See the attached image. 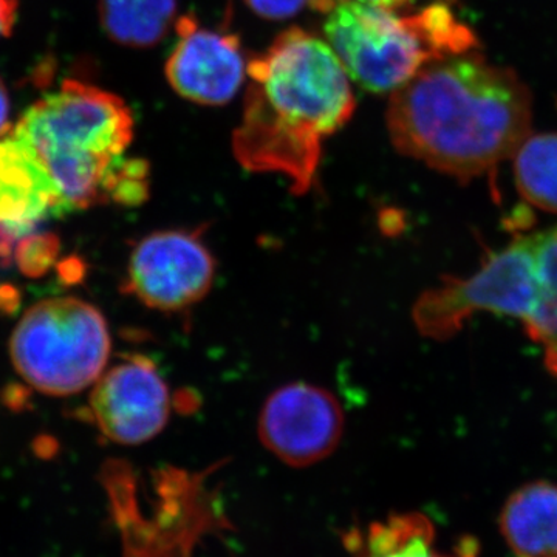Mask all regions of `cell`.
Listing matches in <instances>:
<instances>
[{
    "label": "cell",
    "mask_w": 557,
    "mask_h": 557,
    "mask_svg": "<svg viewBox=\"0 0 557 557\" xmlns=\"http://www.w3.org/2000/svg\"><path fill=\"white\" fill-rule=\"evenodd\" d=\"M341 2H359L368 3V5L381 7V9L401 10L408 9L416 0H311L310 5L321 13L327 14L333 7Z\"/></svg>",
    "instance_id": "cell-19"
},
{
    "label": "cell",
    "mask_w": 557,
    "mask_h": 557,
    "mask_svg": "<svg viewBox=\"0 0 557 557\" xmlns=\"http://www.w3.org/2000/svg\"><path fill=\"white\" fill-rule=\"evenodd\" d=\"M537 233L520 236L494 252L469 277H443L413 306L418 332L426 338L448 341L479 311L520 319L525 324L536 309Z\"/></svg>",
    "instance_id": "cell-6"
},
{
    "label": "cell",
    "mask_w": 557,
    "mask_h": 557,
    "mask_svg": "<svg viewBox=\"0 0 557 557\" xmlns=\"http://www.w3.org/2000/svg\"><path fill=\"white\" fill-rule=\"evenodd\" d=\"M110 347L101 311L76 298L47 299L33 306L14 329L11 358L33 387L65 397L100 379Z\"/></svg>",
    "instance_id": "cell-5"
},
{
    "label": "cell",
    "mask_w": 557,
    "mask_h": 557,
    "mask_svg": "<svg viewBox=\"0 0 557 557\" xmlns=\"http://www.w3.org/2000/svg\"><path fill=\"white\" fill-rule=\"evenodd\" d=\"M60 244L51 236H32L22 239L16 249V262L25 274L46 273L57 256Z\"/></svg>",
    "instance_id": "cell-17"
},
{
    "label": "cell",
    "mask_w": 557,
    "mask_h": 557,
    "mask_svg": "<svg viewBox=\"0 0 557 557\" xmlns=\"http://www.w3.org/2000/svg\"><path fill=\"white\" fill-rule=\"evenodd\" d=\"M17 0H0V38L9 36L16 21Z\"/></svg>",
    "instance_id": "cell-20"
},
{
    "label": "cell",
    "mask_w": 557,
    "mask_h": 557,
    "mask_svg": "<svg viewBox=\"0 0 557 557\" xmlns=\"http://www.w3.org/2000/svg\"><path fill=\"white\" fill-rule=\"evenodd\" d=\"M249 9L265 20L282 21L298 14L311 0H245Z\"/></svg>",
    "instance_id": "cell-18"
},
{
    "label": "cell",
    "mask_w": 557,
    "mask_h": 557,
    "mask_svg": "<svg viewBox=\"0 0 557 557\" xmlns=\"http://www.w3.org/2000/svg\"><path fill=\"white\" fill-rule=\"evenodd\" d=\"M475 545H463L453 557H474ZM364 557H446L435 548L431 520L418 512L395 515L369 528Z\"/></svg>",
    "instance_id": "cell-14"
},
{
    "label": "cell",
    "mask_w": 557,
    "mask_h": 557,
    "mask_svg": "<svg viewBox=\"0 0 557 557\" xmlns=\"http://www.w3.org/2000/svg\"><path fill=\"white\" fill-rule=\"evenodd\" d=\"M11 132L10 124V100L5 86L0 79V138L5 137Z\"/></svg>",
    "instance_id": "cell-21"
},
{
    "label": "cell",
    "mask_w": 557,
    "mask_h": 557,
    "mask_svg": "<svg viewBox=\"0 0 557 557\" xmlns=\"http://www.w3.org/2000/svg\"><path fill=\"white\" fill-rule=\"evenodd\" d=\"M14 135L30 143L61 194L62 212L95 205L135 207L149 196V164L126 156L134 116L110 91L76 79L35 102Z\"/></svg>",
    "instance_id": "cell-3"
},
{
    "label": "cell",
    "mask_w": 557,
    "mask_h": 557,
    "mask_svg": "<svg viewBox=\"0 0 557 557\" xmlns=\"http://www.w3.org/2000/svg\"><path fill=\"white\" fill-rule=\"evenodd\" d=\"M536 309L523 327L534 343L544 347L545 366L557 376V226L537 233Z\"/></svg>",
    "instance_id": "cell-15"
},
{
    "label": "cell",
    "mask_w": 557,
    "mask_h": 557,
    "mask_svg": "<svg viewBox=\"0 0 557 557\" xmlns=\"http://www.w3.org/2000/svg\"><path fill=\"white\" fill-rule=\"evenodd\" d=\"M62 214L61 194L30 143L0 138V226L25 236L40 220Z\"/></svg>",
    "instance_id": "cell-11"
},
{
    "label": "cell",
    "mask_w": 557,
    "mask_h": 557,
    "mask_svg": "<svg viewBox=\"0 0 557 557\" xmlns=\"http://www.w3.org/2000/svg\"><path fill=\"white\" fill-rule=\"evenodd\" d=\"M214 276V256L200 230L157 231L132 251L124 292L149 309L174 313L199 304Z\"/></svg>",
    "instance_id": "cell-7"
},
{
    "label": "cell",
    "mask_w": 557,
    "mask_h": 557,
    "mask_svg": "<svg viewBox=\"0 0 557 557\" xmlns=\"http://www.w3.org/2000/svg\"><path fill=\"white\" fill-rule=\"evenodd\" d=\"M498 523L516 557H557V485L520 486L509 496Z\"/></svg>",
    "instance_id": "cell-12"
},
{
    "label": "cell",
    "mask_w": 557,
    "mask_h": 557,
    "mask_svg": "<svg viewBox=\"0 0 557 557\" xmlns=\"http://www.w3.org/2000/svg\"><path fill=\"white\" fill-rule=\"evenodd\" d=\"M324 33L350 79L372 94H394L431 62L478 47L474 33L445 3L401 14L341 2L329 11Z\"/></svg>",
    "instance_id": "cell-4"
},
{
    "label": "cell",
    "mask_w": 557,
    "mask_h": 557,
    "mask_svg": "<svg viewBox=\"0 0 557 557\" xmlns=\"http://www.w3.org/2000/svg\"><path fill=\"white\" fill-rule=\"evenodd\" d=\"M533 100L511 69L474 50L431 62L391 94L386 121L395 149L469 182L511 159L530 135Z\"/></svg>",
    "instance_id": "cell-1"
},
{
    "label": "cell",
    "mask_w": 557,
    "mask_h": 557,
    "mask_svg": "<svg viewBox=\"0 0 557 557\" xmlns=\"http://www.w3.org/2000/svg\"><path fill=\"white\" fill-rule=\"evenodd\" d=\"M520 196L557 214V134L528 135L511 157Z\"/></svg>",
    "instance_id": "cell-16"
},
{
    "label": "cell",
    "mask_w": 557,
    "mask_h": 557,
    "mask_svg": "<svg viewBox=\"0 0 557 557\" xmlns=\"http://www.w3.org/2000/svg\"><path fill=\"white\" fill-rule=\"evenodd\" d=\"M171 392L148 358L132 357L102 373L90 395V410L102 434L119 445L137 446L170 421Z\"/></svg>",
    "instance_id": "cell-9"
},
{
    "label": "cell",
    "mask_w": 557,
    "mask_h": 557,
    "mask_svg": "<svg viewBox=\"0 0 557 557\" xmlns=\"http://www.w3.org/2000/svg\"><path fill=\"white\" fill-rule=\"evenodd\" d=\"M343 434L344 413L338 399L314 384L278 387L260 412V442L289 467H311L332 456Z\"/></svg>",
    "instance_id": "cell-8"
},
{
    "label": "cell",
    "mask_w": 557,
    "mask_h": 557,
    "mask_svg": "<svg viewBox=\"0 0 557 557\" xmlns=\"http://www.w3.org/2000/svg\"><path fill=\"white\" fill-rule=\"evenodd\" d=\"M177 0H100V20L109 38L148 49L166 36L174 24Z\"/></svg>",
    "instance_id": "cell-13"
},
{
    "label": "cell",
    "mask_w": 557,
    "mask_h": 557,
    "mask_svg": "<svg viewBox=\"0 0 557 557\" xmlns=\"http://www.w3.org/2000/svg\"><path fill=\"white\" fill-rule=\"evenodd\" d=\"M236 160L249 172L287 177L295 194L317 178L322 148L357 108L351 79L324 40L300 28L281 33L247 67Z\"/></svg>",
    "instance_id": "cell-2"
},
{
    "label": "cell",
    "mask_w": 557,
    "mask_h": 557,
    "mask_svg": "<svg viewBox=\"0 0 557 557\" xmlns=\"http://www.w3.org/2000/svg\"><path fill=\"white\" fill-rule=\"evenodd\" d=\"M175 25L177 44L164 67L172 89L180 97L205 106L233 100L248 67L239 38L208 30L193 16H182Z\"/></svg>",
    "instance_id": "cell-10"
}]
</instances>
